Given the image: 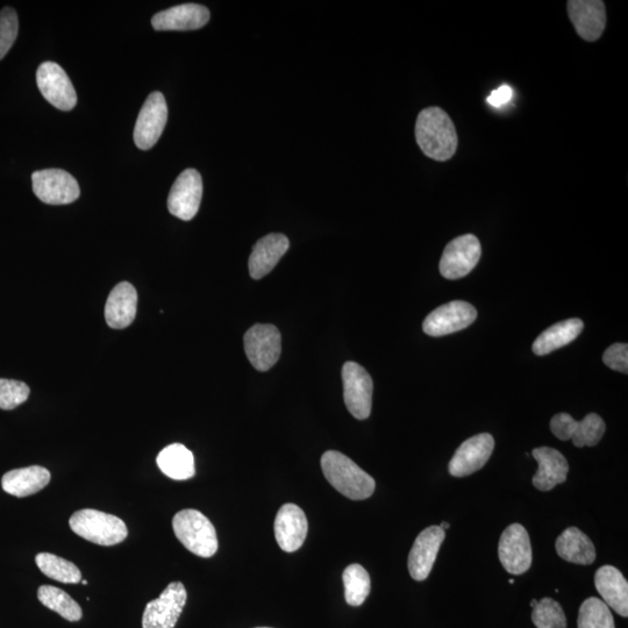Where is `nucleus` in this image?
<instances>
[{
	"label": "nucleus",
	"mask_w": 628,
	"mask_h": 628,
	"mask_svg": "<svg viewBox=\"0 0 628 628\" xmlns=\"http://www.w3.org/2000/svg\"><path fill=\"white\" fill-rule=\"evenodd\" d=\"M260 628H269V627H260Z\"/></svg>",
	"instance_id": "42"
},
{
	"label": "nucleus",
	"mask_w": 628,
	"mask_h": 628,
	"mask_svg": "<svg viewBox=\"0 0 628 628\" xmlns=\"http://www.w3.org/2000/svg\"><path fill=\"white\" fill-rule=\"evenodd\" d=\"M495 449V439L489 433L477 434L463 442L449 462V474L466 477L482 469Z\"/></svg>",
	"instance_id": "16"
},
{
	"label": "nucleus",
	"mask_w": 628,
	"mask_h": 628,
	"mask_svg": "<svg viewBox=\"0 0 628 628\" xmlns=\"http://www.w3.org/2000/svg\"><path fill=\"white\" fill-rule=\"evenodd\" d=\"M168 106L161 92H153L139 113L134 128V142L142 151H148L159 141L167 125Z\"/></svg>",
	"instance_id": "11"
},
{
	"label": "nucleus",
	"mask_w": 628,
	"mask_h": 628,
	"mask_svg": "<svg viewBox=\"0 0 628 628\" xmlns=\"http://www.w3.org/2000/svg\"><path fill=\"white\" fill-rule=\"evenodd\" d=\"M245 352L249 362L259 371L273 368L282 352V337L274 325H254L245 334Z\"/></svg>",
	"instance_id": "7"
},
{
	"label": "nucleus",
	"mask_w": 628,
	"mask_h": 628,
	"mask_svg": "<svg viewBox=\"0 0 628 628\" xmlns=\"http://www.w3.org/2000/svg\"><path fill=\"white\" fill-rule=\"evenodd\" d=\"M533 458L538 462L537 474L533 476V485L540 491L553 490L556 485L565 483L569 465L565 456L551 447L533 449Z\"/></svg>",
	"instance_id": "23"
},
{
	"label": "nucleus",
	"mask_w": 628,
	"mask_h": 628,
	"mask_svg": "<svg viewBox=\"0 0 628 628\" xmlns=\"http://www.w3.org/2000/svg\"><path fill=\"white\" fill-rule=\"evenodd\" d=\"M187 599V589L183 583H170L159 598L147 604L142 616V628H174Z\"/></svg>",
	"instance_id": "8"
},
{
	"label": "nucleus",
	"mask_w": 628,
	"mask_h": 628,
	"mask_svg": "<svg viewBox=\"0 0 628 628\" xmlns=\"http://www.w3.org/2000/svg\"><path fill=\"white\" fill-rule=\"evenodd\" d=\"M203 196L201 174L195 169L184 170L177 177L168 197V210L173 216L184 221L196 217Z\"/></svg>",
	"instance_id": "13"
},
{
	"label": "nucleus",
	"mask_w": 628,
	"mask_h": 628,
	"mask_svg": "<svg viewBox=\"0 0 628 628\" xmlns=\"http://www.w3.org/2000/svg\"><path fill=\"white\" fill-rule=\"evenodd\" d=\"M208 7L199 4H183L156 13L152 25L156 31H194L209 23Z\"/></svg>",
	"instance_id": "20"
},
{
	"label": "nucleus",
	"mask_w": 628,
	"mask_h": 628,
	"mask_svg": "<svg viewBox=\"0 0 628 628\" xmlns=\"http://www.w3.org/2000/svg\"><path fill=\"white\" fill-rule=\"evenodd\" d=\"M537 604H538L537 599H533V601L531 602V608L534 609L535 606H537Z\"/></svg>",
	"instance_id": "39"
},
{
	"label": "nucleus",
	"mask_w": 628,
	"mask_h": 628,
	"mask_svg": "<svg viewBox=\"0 0 628 628\" xmlns=\"http://www.w3.org/2000/svg\"><path fill=\"white\" fill-rule=\"evenodd\" d=\"M510 584L515 583V580H513V578H511V580L509 581Z\"/></svg>",
	"instance_id": "40"
},
{
	"label": "nucleus",
	"mask_w": 628,
	"mask_h": 628,
	"mask_svg": "<svg viewBox=\"0 0 628 628\" xmlns=\"http://www.w3.org/2000/svg\"><path fill=\"white\" fill-rule=\"evenodd\" d=\"M37 566L47 577L57 582L66 584H78L82 582V573L74 565L66 559L60 558L51 553H40L35 558Z\"/></svg>",
	"instance_id": "30"
},
{
	"label": "nucleus",
	"mask_w": 628,
	"mask_h": 628,
	"mask_svg": "<svg viewBox=\"0 0 628 628\" xmlns=\"http://www.w3.org/2000/svg\"><path fill=\"white\" fill-rule=\"evenodd\" d=\"M290 242L283 234L273 233L256 242L249 256V274L254 280H261L271 273L277 263L289 251Z\"/></svg>",
	"instance_id": "21"
},
{
	"label": "nucleus",
	"mask_w": 628,
	"mask_h": 628,
	"mask_svg": "<svg viewBox=\"0 0 628 628\" xmlns=\"http://www.w3.org/2000/svg\"><path fill=\"white\" fill-rule=\"evenodd\" d=\"M570 20L580 37L595 42L602 37L606 27V10L601 0H569L567 4Z\"/></svg>",
	"instance_id": "19"
},
{
	"label": "nucleus",
	"mask_w": 628,
	"mask_h": 628,
	"mask_svg": "<svg viewBox=\"0 0 628 628\" xmlns=\"http://www.w3.org/2000/svg\"><path fill=\"white\" fill-rule=\"evenodd\" d=\"M51 482L49 470L32 466L21 469H14L3 476L2 487L6 494L14 497H28L38 494Z\"/></svg>",
	"instance_id": "25"
},
{
	"label": "nucleus",
	"mask_w": 628,
	"mask_h": 628,
	"mask_svg": "<svg viewBox=\"0 0 628 628\" xmlns=\"http://www.w3.org/2000/svg\"><path fill=\"white\" fill-rule=\"evenodd\" d=\"M477 311L473 305L455 301L441 305L426 317L423 330L431 337H444L465 330L474 323Z\"/></svg>",
	"instance_id": "15"
},
{
	"label": "nucleus",
	"mask_w": 628,
	"mask_h": 628,
	"mask_svg": "<svg viewBox=\"0 0 628 628\" xmlns=\"http://www.w3.org/2000/svg\"><path fill=\"white\" fill-rule=\"evenodd\" d=\"M138 294L131 283L121 282L111 291L105 305L107 325L116 330L130 326L137 316Z\"/></svg>",
	"instance_id": "22"
},
{
	"label": "nucleus",
	"mask_w": 628,
	"mask_h": 628,
	"mask_svg": "<svg viewBox=\"0 0 628 628\" xmlns=\"http://www.w3.org/2000/svg\"><path fill=\"white\" fill-rule=\"evenodd\" d=\"M577 626L578 628H616L609 606L596 597L588 598L581 605Z\"/></svg>",
	"instance_id": "32"
},
{
	"label": "nucleus",
	"mask_w": 628,
	"mask_h": 628,
	"mask_svg": "<svg viewBox=\"0 0 628 628\" xmlns=\"http://www.w3.org/2000/svg\"><path fill=\"white\" fill-rule=\"evenodd\" d=\"M69 525L81 538L101 546H116L125 541L128 535L123 520L92 509L75 512L69 520Z\"/></svg>",
	"instance_id": "4"
},
{
	"label": "nucleus",
	"mask_w": 628,
	"mask_h": 628,
	"mask_svg": "<svg viewBox=\"0 0 628 628\" xmlns=\"http://www.w3.org/2000/svg\"><path fill=\"white\" fill-rule=\"evenodd\" d=\"M344 398L351 415L359 420L369 418L373 405V378L356 362H346L342 368Z\"/></svg>",
	"instance_id": "5"
},
{
	"label": "nucleus",
	"mask_w": 628,
	"mask_h": 628,
	"mask_svg": "<svg viewBox=\"0 0 628 628\" xmlns=\"http://www.w3.org/2000/svg\"><path fill=\"white\" fill-rule=\"evenodd\" d=\"M551 431L562 441L573 440L577 448L594 447L602 440L606 425L596 413H590L581 421L575 420L568 413H558L551 420Z\"/></svg>",
	"instance_id": "10"
},
{
	"label": "nucleus",
	"mask_w": 628,
	"mask_h": 628,
	"mask_svg": "<svg viewBox=\"0 0 628 628\" xmlns=\"http://www.w3.org/2000/svg\"><path fill=\"white\" fill-rule=\"evenodd\" d=\"M603 362L612 370L619 373H628V346L627 344H615L606 349Z\"/></svg>",
	"instance_id": "36"
},
{
	"label": "nucleus",
	"mask_w": 628,
	"mask_h": 628,
	"mask_svg": "<svg viewBox=\"0 0 628 628\" xmlns=\"http://www.w3.org/2000/svg\"><path fill=\"white\" fill-rule=\"evenodd\" d=\"M176 538L181 544L201 558H212L218 551L216 528L197 510H182L173 519Z\"/></svg>",
	"instance_id": "3"
},
{
	"label": "nucleus",
	"mask_w": 628,
	"mask_h": 628,
	"mask_svg": "<svg viewBox=\"0 0 628 628\" xmlns=\"http://www.w3.org/2000/svg\"><path fill=\"white\" fill-rule=\"evenodd\" d=\"M446 533L440 526H431L421 532L409 554V572L413 580L425 581L432 572Z\"/></svg>",
	"instance_id": "17"
},
{
	"label": "nucleus",
	"mask_w": 628,
	"mask_h": 628,
	"mask_svg": "<svg viewBox=\"0 0 628 628\" xmlns=\"http://www.w3.org/2000/svg\"><path fill=\"white\" fill-rule=\"evenodd\" d=\"M156 462L162 473L175 481L190 480L196 474L194 454L181 444L164 448Z\"/></svg>",
	"instance_id": "28"
},
{
	"label": "nucleus",
	"mask_w": 628,
	"mask_h": 628,
	"mask_svg": "<svg viewBox=\"0 0 628 628\" xmlns=\"http://www.w3.org/2000/svg\"><path fill=\"white\" fill-rule=\"evenodd\" d=\"M38 88L49 103L61 111L73 110L77 95L66 71L54 62L42 63L37 71Z\"/></svg>",
	"instance_id": "14"
},
{
	"label": "nucleus",
	"mask_w": 628,
	"mask_h": 628,
	"mask_svg": "<svg viewBox=\"0 0 628 628\" xmlns=\"http://www.w3.org/2000/svg\"><path fill=\"white\" fill-rule=\"evenodd\" d=\"M482 255L481 242L473 234L461 235L446 246L440 273L447 280H459L474 270Z\"/></svg>",
	"instance_id": "9"
},
{
	"label": "nucleus",
	"mask_w": 628,
	"mask_h": 628,
	"mask_svg": "<svg viewBox=\"0 0 628 628\" xmlns=\"http://www.w3.org/2000/svg\"><path fill=\"white\" fill-rule=\"evenodd\" d=\"M596 589L609 608L619 616L628 617V583L620 570L612 566H603L595 574Z\"/></svg>",
	"instance_id": "24"
},
{
	"label": "nucleus",
	"mask_w": 628,
	"mask_h": 628,
	"mask_svg": "<svg viewBox=\"0 0 628 628\" xmlns=\"http://www.w3.org/2000/svg\"><path fill=\"white\" fill-rule=\"evenodd\" d=\"M416 140L427 157L439 162L452 159L459 145L453 120L437 106L427 107L419 113Z\"/></svg>",
	"instance_id": "1"
},
{
	"label": "nucleus",
	"mask_w": 628,
	"mask_h": 628,
	"mask_svg": "<svg viewBox=\"0 0 628 628\" xmlns=\"http://www.w3.org/2000/svg\"><path fill=\"white\" fill-rule=\"evenodd\" d=\"M584 324L581 319L573 318L555 324L542 332L533 344V353L544 356L565 347L577 339L583 331Z\"/></svg>",
	"instance_id": "27"
},
{
	"label": "nucleus",
	"mask_w": 628,
	"mask_h": 628,
	"mask_svg": "<svg viewBox=\"0 0 628 628\" xmlns=\"http://www.w3.org/2000/svg\"><path fill=\"white\" fill-rule=\"evenodd\" d=\"M560 558L576 565L589 566L596 560V548L588 535L577 527H569L555 544Z\"/></svg>",
	"instance_id": "26"
},
{
	"label": "nucleus",
	"mask_w": 628,
	"mask_h": 628,
	"mask_svg": "<svg viewBox=\"0 0 628 628\" xmlns=\"http://www.w3.org/2000/svg\"><path fill=\"white\" fill-rule=\"evenodd\" d=\"M19 31V20L16 10L12 7H5L0 12V60L4 59L7 53L16 42Z\"/></svg>",
	"instance_id": "35"
},
{
	"label": "nucleus",
	"mask_w": 628,
	"mask_h": 628,
	"mask_svg": "<svg viewBox=\"0 0 628 628\" xmlns=\"http://www.w3.org/2000/svg\"><path fill=\"white\" fill-rule=\"evenodd\" d=\"M342 578H344L347 604L360 606L365 603L371 590V581L367 570L354 563L345 569Z\"/></svg>",
	"instance_id": "31"
},
{
	"label": "nucleus",
	"mask_w": 628,
	"mask_h": 628,
	"mask_svg": "<svg viewBox=\"0 0 628 628\" xmlns=\"http://www.w3.org/2000/svg\"><path fill=\"white\" fill-rule=\"evenodd\" d=\"M321 469L332 487L353 501H363L374 494V478L340 452L324 453L321 456Z\"/></svg>",
	"instance_id": "2"
},
{
	"label": "nucleus",
	"mask_w": 628,
	"mask_h": 628,
	"mask_svg": "<svg viewBox=\"0 0 628 628\" xmlns=\"http://www.w3.org/2000/svg\"><path fill=\"white\" fill-rule=\"evenodd\" d=\"M32 183L35 196L49 205L71 204L81 196L75 177L61 169L35 171Z\"/></svg>",
	"instance_id": "6"
},
{
	"label": "nucleus",
	"mask_w": 628,
	"mask_h": 628,
	"mask_svg": "<svg viewBox=\"0 0 628 628\" xmlns=\"http://www.w3.org/2000/svg\"><path fill=\"white\" fill-rule=\"evenodd\" d=\"M513 97V90L509 87V85H502L501 88H498L495 91L491 92V95L488 97L487 102L496 107V109H501L502 106L508 104Z\"/></svg>",
	"instance_id": "37"
},
{
	"label": "nucleus",
	"mask_w": 628,
	"mask_h": 628,
	"mask_svg": "<svg viewBox=\"0 0 628 628\" xmlns=\"http://www.w3.org/2000/svg\"><path fill=\"white\" fill-rule=\"evenodd\" d=\"M532 620L537 628H567L562 606L552 598H544L533 609Z\"/></svg>",
	"instance_id": "33"
},
{
	"label": "nucleus",
	"mask_w": 628,
	"mask_h": 628,
	"mask_svg": "<svg viewBox=\"0 0 628 628\" xmlns=\"http://www.w3.org/2000/svg\"><path fill=\"white\" fill-rule=\"evenodd\" d=\"M440 527L442 528V530H448L449 527H451V525H449L448 523L444 522L441 523Z\"/></svg>",
	"instance_id": "38"
},
{
	"label": "nucleus",
	"mask_w": 628,
	"mask_h": 628,
	"mask_svg": "<svg viewBox=\"0 0 628 628\" xmlns=\"http://www.w3.org/2000/svg\"><path fill=\"white\" fill-rule=\"evenodd\" d=\"M499 561L511 575H522L531 568L532 546L525 527L512 524L503 532L498 546Z\"/></svg>",
	"instance_id": "12"
},
{
	"label": "nucleus",
	"mask_w": 628,
	"mask_h": 628,
	"mask_svg": "<svg viewBox=\"0 0 628 628\" xmlns=\"http://www.w3.org/2000/svg\"><path fill=\"white\" fill-rule=\"evenodd\" d=\"M38 598L42 605L56 612L68 622H80L83 617L80 604L74 601L66 591L52 587V585H41L38 590Z\"/></svg>",
	"instance_id": "29"
},
{
	"label": "nucleus",
	"mask_w": 628,
	"mask_h": 628,
	"mask_svg": "<svg viewBox=\"0 0 628 628\" xmlns=\"http://www.w3.org/2000/svg\"><path fill=\"white\" fill-rule=\"evenodd\" d=\"M309 524L304 511L296 504H285L277 512L275 538L284 552L294 553L308 537Z\"/></svg>",
	"instance_id": "18"
},
{
	"label": "nucleus",
	"mask_w": 628,
	"mask_h": 628,
	"mask_svg": "<svg viewBox=\"0 0 628 628\" xmlns=\"http://www.w3.org/2000/svg\"><path fill=\"white\" fill-rule=\"evenodd\" d=\"M82 583H83L84 585H87V584H88V581L82 580Z\"/></svg>",
	"instance_id": "41"
},
{
	"label": "nucleus",
	"mask_w": 628,
	"mask_h": 628,
	"mask_svg": "<svg viewBox=\"0 0 628 628\" xmlns=\"http://www.w3.org/2000/svg\"><path fill=\"white\" fill-rule=\"evenodd\" d=\"M30 387L24 382L0 378V409L13 410L25 403L30 396Z\"/></svg>",
	"instance_id": "34"
}]
</instances>
